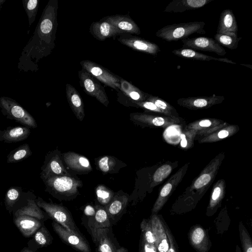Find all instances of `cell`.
<instances>
[{
    "mask_svg": "<svg viewBox=\"0 0 252 252\" xmlns=\"http://www.w3.org/2000/svg\"><path fill=\"white\" fill-rule=\"evenodd\" d=\"M57 0H50L45 6L34 32L24 48L18 67L24 71H36L38 63L49 55L55 46L58 27Z\"/></svg>",
    "mask_w": 252,
    "mask_h": 252,
    "instance_id": "cell-1",
    "label": "cell"
},
{
    "mask_svg": "<svg viewBox=\"0 0 252 252\" xmlns=\"http://www.w3.org/2000/svg\"><path fill=\"white\" fill-rule=\"evenodd\" d=\"M43 181L46 191L56 198L63 199L77 196L78 188L83 186L80 179L72 174L51 177Z\"/></svg>",
    "mask_w": 252,
    "mask_h": 252,
    "instance_id": "cell-2",
    "label": "cell"
},
{
    "mask_svg": "<svg viewBox=\"0 0 252 252\" xmlns=\"http://www.w3.org/2000/svg\"><path fill=\"white\" fill-rule=\"evenodd\" d=\"M205 26L203 21L173 24L161 28L156 36L167 41L182 40L193 33L205 34Z\"/></svg>",
    "mask_w": 252,
    "mask_h": 252,
    "instance_id": "cell-3",
    "label": "cell"
},
{
    "mask_svg": "<svg viewBox=\"0 0 252 252\" xmlns=\"http://www.w3.org/2000/svg\"><path fill=\"white\" fill-rule=\"evenodd\" d=\"M0 109L1 113L7 118L29 128L37 127L33 117L13 99L6 96L0 97Z\"/></svg>",
    "mask_w": 252,
    "mask_h": 252,
    "instance_id": "cell-4",
    "label": "cell"
},
{
    "mask_svg": "<svg viewBox=\"0 0 252 252\" xmlns=\"http://www.w3.org/2000/svg\"><path fill=\"white\" fill-rule=\"evenodd\" d=\"M35 201L38 206L44 210L55 222L68 231L78 233L69 212L63 206L47 202L40 197H38Z\"/></svg>",
    "mask_w": 252,
    "mask_h": 252,
    "instance_id": "cell-5",
    "label": "cell"
},
{
    "mask_svg": "<svg viewBox=\"0 0 252 252\" xmlns=\"http://www.w3.org/2000/svg\"><path fill=\"white\" fill-rule=\"evenodd\" d=\"M41 170L40 176L42 181L51 177L71 174L64 165L62 153L57 148L46 154Z\"/></svg>",
    "mask_w": 252,
    "mask_h": 252,
    "instance_id": "cell-6",
    "label": "cell"
},
{
    "mask_svg": "<svg viewBox=\"0 0 252 252\" xmlns=\"http://www.w3.org/2000/svg\"><path fill=\"white\" fill-rule=\"evenodd\" d=\"M82 69L91 74L95 78L105 85L114 89L118 92L120 90V78L111 73L101 65L89 61L80 62Z\"/></svg>",
    "mask_w": 252,
    "mask_h": 252,
    "instance_id": "cell-7",
    "label": "cell"
},
{
    "mask_svg": "<svg viewBox=\"0 0 252 252\" xmlns=\"http://www.w3.org/2000/svg\"><path fill=\"white\" fill-rule=\"evenodd\" d=\"M80 84L84 91L89 95L95 97L99 102L107 107L109 103L105 89L99 81L91 74L82 69L78 72Z\"/></svg>",
    "mask_w": 252,
    "mask_h": 252,
    "instance_id": "cell-8",
    "label": "cell"
},
{
    "mask_svg": "<svg viewBox=\"0 0 252 252\" xmlns=\"http://www.w3.org/2000/svg\"><path fill=\"white\" fill-rule=\"evenodd\" d=\"M120 90L118 101L126 106H133L135 103L147 100L150 94L143 92L126 80L120 78Z\"/></svg>",
    "mask_w": 252,
    "mask_h": 252,
    "instance_id": "cell-9",
    "label": "cell"
},
{
    "mask_svg": "<svg viewBox=\"0 0 252 252\" xmlns=\"http://www.w3.org/2000/svg\"><path fill=\"white\" fill-rule=\"evenodd\" d=\"M182 48L214 52L221 56L226 54L225 50L212 38L202 36L187 38L182 39Z\"/></svg>",
    "mask_w": 252,
    "mask_h": 252,
    "instance_id": "cell-10",
    "label": "cell"
},
{
    "mask_svg": "<svg viewBox=\"0 0 252 252\" xmlns=\"http://www.w3.org/2000/svg\"><path fill=\"white\" fill-rule=\"evenodd\" d=\"M118 40L134 50L152 55L155 56L160 51L159 46L156 43L129 34H121Z\"/></svg>",
    "mask_w": 252,
    "mask_h": 252,
    "instance_id": "cell-11",
    "label": "cell"
},
{
    "mask_svg": "<svg viewBox=\"0 0 252 252\" xmlns=\"http://www.w3.org/2000/svg\"><path fill=\"white\" fill-rule=\"evenodd\" d=\"M63 161L67 168L77 174H87L92 170L89 160L84 156L78 153L67 152L62 154Z\"/></svg>",
    "mask_w": 252,
    "mask_h": 252,
    "instance_id": "cell-12",
    "label": "cell"
},
{
    "mask_svg": "<svg viewBox=\"0 0 252 252\" xmlns=\"http://www.w3.org/2000/svg\"><path fill=\"white\" fill-rule=\"evenodd\" d=\"M52 224L56 233L67 244L82 252H90L89 245L79 233L68 231L55 221Z\"/></svg>",
    "mask_w": 252,
    "mask_h": 252,
    "instance_id": "cell-13",
    "label": "cell"
},
{
    "mask_svg": "<svg viewBox=\"0 0 252 252\" xmlns=\"http://www.w3.org/2000/svg\"><path fill=\"white\" fill-rule=\"evenodd\" d=\"M224 99L222 95L214 94L211 96H197L181 98L177 103L183 107L190 109L207 108L212 106L220 103Z\"/></svg>",
    "mask_w": 252,
    "mask_h": 252,
    "instance_id": "cell-14",
    "label": "cell"
},
{
    "mask_svg": "<svg viewBox=\"0 0 252 252\" xmlns=\"http://www.w3.org/2000/svg\"><path fill=\"white\" fill-rule=\"evenodd\" d=\"M101 20L108 22L117 28L122 33H130L139 35L140 30L136 23L129 16L115 15L107 16Z\"/></svg>",
    "mask_w": 252,
    "mask_h": 252,
    "instance_id": "cell-15",
    "label": "cell"
},
{
    "mask_svg": "<svg viewBox=\"0 0 252 252\" xmlns=\"http://www.w3.org/2000/svg\"><path fill=\"white\" fill-rule=\"evenodd\" d=\"M13 222L26 238H29L42 225L41 220L26 215L14 216Z\"/></svg>",
    "mask_w": 252,
    "mask_h": 252,
    "instance_id": "cell-16",
    "label": "cell"
},
{
    "mask_svg": "<svg viewBox=\"0 0 252 252\" xmlns=\"http://www.w3.org/2000/svg\"><path fill=\"white\" fill-rule=\"evenodd\" d=\"M150 221L157 251L158 252H167L169 242L163 222L155 215L152 217Z\"/></svg>",
    "mask_w": 252,
    "mask_h": 252,
    "instance_id": "cell-17",
    "label": "cell"
},
{
    "mask_svg": "<svg viewBox=\"0 0 252 252\" xmlns=\"http://www.w3.org/2000/svg\"><path fill=\"white\" fill-rule=\"evenodd\" d=\"M90 32L95 38L100 41L122 34L117 28L102 20L92 23L90 26Z\"/></svg>",
    "mask_w": 252,
    "mask_h": 252,
    "instance_id": "cell-18",
    "label": "cell"
},
{
    "mask_svg": "<svg viewBox=\"0 0 252 252\" xmlns=\"http://www.w3.org/2000/svg\"><path fill=\"white\" fill-rule=\"evenodd\" d=\"M66 95L68 103L76 117L82 121L85 117L84 105L82 97L77 90L71 85L66 84Z\"/></svg>",
    "mask_w": 252,
    "mask_h": 252,
    "instance_id": "cell-19",
    "label": "cell"
},
{
    "mask_svg": "<svg viewBox=\"0 0 252 252\" xmlns=\"http://www.w3.org/2000/svg\"><path fill=\"white\" fill-rule=\"evenodd\" d=\"M214 0H173L164 10L166 12H183L187 10L200 8Z\"/></svg>",
    "mask_w": 252,
    "mask_h": 252,
    "instance_id": "cell-20",
    "label": "cell"
},
{
    "mask_svg": "<svg viewBox=\"0 0 252 252\" xmlns=\"http://www.w3.org/2000/svg\"><path fill=\"white\" fill-rule=\"evenodd\" d=\"M30 133V129L27 126H9L0 130V141L7 143L21 141L27 139Z\"/></svg>",
    "mask_w": 252,
    "mask_h": 252,
    "instance_id": "cell-21",
    "label": "cell"
},
{
    "mask_svg": "<svg viewBox=\"0 0 252 252\" xmlns=\"http://www.w3.org/2000/svg\"><path fill=\"white\" fill-rule=\"evenodd\" d=\"M95 165L103 174L118 173L126 165L114 156H103L95 159Z\"/></svg>",
    "mask_w": 252,
    "mask_h": 252,
    "instance_id": "cell-22",
    "label": "cell"
},
{
    "mask_svg": "<svg viewBox=\"0 0 252 252\" xmlns=\"http://www.w3.org/2000/svg\"><path fill=\"white\" fill-rule=\"evenodd\" d=\"M237 32L238 25L233 12L230 9L223 10L220 15L217 33L237 34Z\"/></svg>",
    "mask_w": 252,
    "mask_h": 252,
    "instance_id": "cell-23",
    "label": "cell"
},
{
    "mask_svg": "<svg viewBox=\"0 0 252 252\" xmlns=\"http://www.w3.org/2000/svg\"><path fill=\"white\" fill-rule=\"evenodd\" d=\"M172 52L177 56L190 60L206 61H216L236 64V63L232 62V61L226 58H215L189 48H181L175 49L173 50Z\"/></svg>",
    "mask_w": 252,
    "mask_h": 252,
    "instance_id": "cell-24",
    "label": "cell"
},
{
    "mask_svg": "<svg viewBox=\"0 0 252 252\" xmlns=\"http://www.w3.org/2000/svg\"><path fill=\"white\" fill-rule=\"evenodd\" d=\"M130 120L135 125L141 126L150 125L155 126H163L165 122V119L162 117L150 115L142 113H132L129 115Z\"/></svg>",
    "mask_w": 252,
    "mask_h": 252,
    "instance_id": "cell-25",
    "label": "cell"
},
{
    "mask_svg": "<svg viewBox=\"0 0 252 252\" xmlns=\"http://www.w3.org/2000/svg\"><path fill=\"white\" fill-rule=\"evenodd\" d=\"M28 204L18 209L14 213V216L26 215L34 217L41 221L44 220L45 217L35 201L32 199H28Z\"/></svg>",
    "mask_w": 252,
    "mask_h": 252,
    "instance_id": "cell-26",
    "label": "cell"
},
{
    "mask_svg": "<svg viewBox=\"0 0 252 252\" xmlns=\"http://www.w3.org/2000/svg\"><path fill=\"white\" fill-rule=\"evenodd\" d=\"M32 154L28 144H24L11 151L7 156V163H15L21 161Z\"/></svg>",
    "mask_w": 252,
    "mask_h": 252,
    "instance_id": "cell-27",
    "label": "cell"
},
{
    "mask_svg": "<svg viewBox=\"0 0 252 252\" xmlns=\"http://www.w3.org/2000/svg\"><path fill=\"white\" fill-rule=\"evenodd\" d=\"M215 40L220 45H222L230 49H235L237 48L239 42L242 37H238L235 33H216Z\"/></svg>",
    "mask_w": 252,
    "mask_h": 252,
    "instance_id": "cell-28",
    "label": "cell"
},
{
    "mask_svg": "<svg viewBox=\"0 0 252 252\" xmlns=\"http://www.w3.org/2000/svg\"><path fill=\"white\" fill-rule=\"evenodd\" d=\"M127 197L126 195H115L107 206V210L110 215H116L121 212L126 207Z\"/></svg>",
    "mask_w": 252,
    "mask_h": 252,
    "instance_id": "cell-29",
    "label": "cell"
},
{
    "mask_svg": "<svg viewBox=\"0 0 252 252\" xmlns=\"http://www.w3.org/2000/svg\"><path fill=\"white\" fill-rule=\"evenodd\" d=\"M94 236L97 240L100 252H114L112 244L109 238L104 235V229H95Z\"/></svg>",
    "mask_w": 252,
    "mask_h": 252,
    "instance_id": "cell-30",
    "label": "cell"
},
{
    "mask_svg": "<svg viewBox=\"0 0 252 252\" xmlns=\"http://www.w3.org/2000/svg\"><path fill=\"white\" fill-rule=\"evenodd\" d=\"M33 239L39 247H44L50 245L53 240L50 233L44 225L33 234Z\"/></svg>",
    "mask_w": 252,
    "mask_h": 252,
    "instance_id": "cell-31",
    "label": "cell"
},
{
    "mask_svg": "<svg viewBox=\"0 0 252 252\" xmlns=\"http://www.w3.org/2000/svg\"><path fill=\"white\" fill-rule=\"evenodd\" d=\"M21 189L18 187H11L6 191L5 198L4 204L6 209L11 213L16 202L18 200Z\"/></svg>",
    "mask_w": 252,
    "mask_h": 252,
    "instance_id": "cell-32",
    "label": "cell"
},
{
    "mask_svg": "<svg viewBox=\"0 0 252 252\" xmlns=\"http://www.w3.org/2000/svg\"><path fill=\"white\" fill-rule=\"evenodd\" d=\"M23 5L27 13L30 26L35 21L39 5L38 0H23Z\"/></svg>",
    "mask_w": 252,
    "mask_h": 252,
    "instance_id": "cell-33",
    "label": "cell"
},
{
    "mask_svg": "<svg viewBox=\"0 0 252 252\" xmlns=\"http://www.w3.org/2000/svg\"><path fill=\"white\" fill-rule=\"evenodd\" d=\"M95 192L97 200L102 204H109L114 196L113 190L102 185L96 187Z\"/></svg>",
    "mask_w": 252,
    "mask_h": 252,
    "instance_id": "cell-34",
    "label": "cell"
},
{
    "mask_svg": "<svg viewBox=\"0 0 252 252\" xmlns=\"http://www.w3.org/2000/svg\"><path fill=\"white\" fill-rule=\"evenodd\" d=\"M190 238L193 245L197 248L204 246L202 244H205L207 240L205 232L200 227H196L192 230L190 234Z\"/></svg>",
    "mask_w": 252,
    "mask_h": 252,
    "instance_id": "cell-35",
    "label": "cell"
},
{
    "mask_svg": "<svg viewBox=\"0 0 252 252\" xmlns=\"http://www.w3.org/2000/svg\"><path fill=\"white\" fill-rule=\"evenodd\" d=\"M146 100L154 103L158 108L167 113L168 115L172 114L174 115V114L177 115V113L174 108L158 96L150 94Z\"/></svg>",
    "mask_w": 252,
    "mask_h": 252,
    "instance_id": "cell-36",
    "label": "cell"
},
{
    "mask_svg": "<svg viewBox=\"0 0 252 252\" xmlns=\"http://www.w3.org/2000/svg\"><path fill=\"white\" fill-rule=\"evenodd\" d=\"M240 238L243 252H252V241L250 236L242 222L239 224Z\"/></svg>",
    "mask_w": 252,
    "mask_h": 252,
    "instance_id": "cell-37",
    "label": "cell"
},
{
    "mask_svg": "<svg viewBox=\"0 0 252 252\" xmlns=\"http://www.w3.org/2000/svg\"><path fill=\"white\" fill-rule=\"evenodd\" d=\"M141 228L143 233L144 241L148 244L155 245V239L151 221L143 220L141 224Z\"/></svg>",
    "mask_w": 252,
    "mask_h": 252,
    "instance_id": "cell-38",
    "label": "cell"
},
{
    "mask_svg": "<svg viewBox=\"0 0 252 252\" xmlns=\"http://www.w3.org/2000/svg\"><path fill=\"white\" fill-rule=\"evenodd\" d=\"M171 167L168 164H165L158 168L155 172L153 180L155 183H159L166 178L171 173Z\"/></svg>",
    "mask_w": 252,
    "mask_h": 252,
    "instance_id": "cell-39",
    "label": "cell"
},
{
    "mask_svg": "<svg viewBox=\"0 0 252 252\" xmlns=\"http://www.w3.org/2000/svg\"><path fill=\"white\" fill-rule=\"evenodd\" d=\"M95 221L99 224V226H108L109 224L108 215L106 211L103 208L98 206L94 215Z\"/></svg>",
    "mask_w": 252,
    "mask_h": 252,
    "instance_id": "cell-40",
    "label": "cell"
},
{
    "mask_svg": "<svg viewBox=\"0 0 252 252\" xmlns=\"http://www.w3.org/2000/svg\"><path fill=\"white\" fill-rule=\"evenodd\" d=\"M133 107L141 108L146 110L168 115L167 113L160 109L154 103L147 100L135 103L134 104Z\"/></svg>",
    "mask_w": 252,
    "mask_h": 252,
    "instance_id": "cell-41",
    "label": "cell"
},
{
    "mask_svg": "<svg viewBox=\"0 0 252 252\" xmlns=\"http://www.w3.org/2000/svg\"><path fill=\"white\" fill-rule=\"evenodd\" d=\"M163 223L169 242V248L167 252H178L174 237L171 233L170 230L164 222Z\"/></svg>",
    "mask_w": 252,
    "mask_h": 252,
    "instance_id": "cell-42",
    "label": "cell"
},
{
    "mask_svg": "<svg viewBox=\"0 0 252 252\" xmlns=\"http://www.w3.org/2000/svg\"><path fill=\"white\" fill-rule=\"evenodd\" d=\"M211 180L210 174H204L199 176L195 181L194 186L196 189H199L206 185Z\"/></svg>",
    "mask_w": 252,
    "mask_h": 252,
    "instance_id": "cell-43",
    "label": "cell"
},
{
    "mask_svg": "<svg viewBox=\"0 0 252 252\" xmlns=\"http://www.w3.org/2000/svg\"><path fill=\"white\" fill-rule=\"evenodd\" d=\"M172 189V184L169 182L164 185L160 191L159 197L155 204V205H157L160 201L161 199L167 197L169 194Z\"/></svg>",
    "mask_w": 252,
    "mask_h": 252,
    "instance_id": "cell-44",
    "label": "cell"
},
{
    "mask_svg": "<svg viewBox=\"0 0 252 252\" xmlns=\"http://www.w3.org/2000/svg\"><path fill=\"white\" fill-rule=\"evenodd\" d=\"M143 252H157V250L155 245L148 244L144 241Z\"/></svg>",
    "mask_w": 252,
    "mask_h": 252,
    "instance_id": "cell-45",
    "label": "cell"
},
{
    "mask_svg": "<svg viewBox=\"0 0 252 252\" xmlns=\"http://www.w3.org/2000/svg\"><path fill=\"white\" fill-rule=\"evenodd\" d=\"M221 191V189L220 187H216L215 188L212 195L211 203L213 202H216L218 200L220 197Z\"/></svg>",
    "mask_w": 252,
    "mask_h": 252,
    "instance_id": "cell-46",
    "label": "cell"
},
{
    "mask_svg": "<svg viewBox=\"0 0 252 252\" xmlns=\"http://www.w3.org/2000/svg\"><path fill=\"white\" fill-rule=\"evenodd\" d=\"M84 212L88 216H94L95 214L94 208L90 205H88L85 207Z\"/></svg>",
    "mask_w": 252,
    "mask_h": 252,
    "instance_id": "cell-47",
    "label": "cell"
},
{
    "mask_svg": "<svg viewBox=\"0 0 252 252\" xmlns=\"http://www.w3.org/2000/svg\"><path fill=\"white\" fill-rule=\"evenodd\" d=\"M229 135V131L227 130H221L218 134V136L220 139H223L227 137Z\"/></svg>",
    "mask_w": 252,
    "mask_h": 252,
    "instance_id": "cell-48",
    "label": "cell"
},
{
    "mask_svg": "<svg viewBox=\"0 0 252 252\" xmlns=\"http://www.w3.org/2000/svg\"><path fill=\"white\" fill-rule=\"evenodd\" d=\"M211 121L208 119L202 120L199 122V125L202 127H208L211 125Z\"/></svg>",
    "mask_w": 252,
    "mask_h": 252,
    "instance_id": "cell-49",
    "label": "cell"
},
{
    "mask_svg": "<svg viewBox=\"0 0 252 252\" xmlns=\"http://www.w3.org/2000/svg\"><path fill=\"white\" fill-rule=\"evenodd\" d=\"M182 140L181 142V145L182 147L185 148L187 145V141L186 139L185 135L184 134H182L181 135Z\"/></svg>",
    "mask_w": 252,
    "mask_h": 252,
    "instance_id": "cell-50",
    "label": "cell"
},
{
    "mask_svg": "<svg viewBox=\"0 0 252 252\" xmlns=\"http://www.w3.org/2000/svg\"><path fill=\"white\" fill-rule=\"evenodd\" d=\"M20 252H33L31 250L28 249V248H24Z\"/></svg>",
    "mask_w": 252,
    "mask_h": 252,
    "instance_id": "cell-51",
    "label": "cell"
},
{
    "mask_svg": "<svg viewBox=\"0 0 252 252\" xmlns=\"http://www.w3.org/2000/svg\"><path fill=\"white\" fill-rule=\"evenodd\" d=\"M236 252H241V249L238 246L236 247Z\"/></svg>",
    "mask_w": 252,
    "mask_h": 252,
    "instance_id": "cell-52",
    "label": "cell"
},
{
    "mask_svg": "<svg viewBox=\"0 0 252 252\" xmlns=\"http://www.w3.org/2000/svg\"><path fill=\"white\" fill-rule=\"evenodd\" d=\"M5 0H0V8L2 6V5L5 2Z\"/></svg>",
    "mask_w": 252,
    "mask_h": 252,
    "instance_id": "cell-53",
    "label": "cell"
},
{
    "mask_svg": "<svg viewBox=\"0 0 252 252\" xmlns=\"http://www.w3.org/2000/svg\"><path fill=\"white\" fill-rule=\"evenodd\" d=\"M118 252H120V251H118Z\"/></svg>",
    "mask_w": 252,
    "mask_h": 252,
    "instance_id": "cell-54",
    "label": "cell"
}]
</instances>
